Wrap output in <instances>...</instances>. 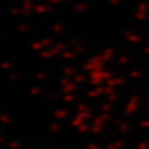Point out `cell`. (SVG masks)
Wrapping results in <instances>:
<instances>
[{"label":"cell","mask_w":149,"mask_h":149,"mask_svg":"<svg viewBox=\"0 0 149 149\" xmlns=\"http://www.w3.org/2000/svg\"><path fill=\"white\" fill-rule=\"evenodd\" d=\"M139 104H141V100H139L137 96L130 97V100L127 103V106L124 107V114L125 116H132L134 112L139 108Z\"/></svg>","instance_id":"1"},{"label":"cell","mask_w":149,"mask_h":149,"mask_svg":"<svg viewBox=\"0 0 149 149\" xmlns=\"http://www.w3.org/2000/svg\"><path fill=\"white\" fill-rule=\"evenodd\" d=\"M114 54H116V50L114 49H104V51L101 55L102 61H111L112 57L114 56Z\"/></svg>","instance_id":"2"},{"label":"cell","mask_w":149,"mask_h":149,"mask_svg":"<svg viewBox=\"0 0 149 149\" xmlns=\"http://www.w3.org/2000/svg\"><path fill=\"white\" fill-rule=\"evenodd\" d=\"M127 82V80H125L124 77H117V78H113V80H108V82H107V85H108L109 87H114V86H118V85H124V83Z\"/></svg>","instance_id":"3"},{"label":"cell","mask_w":149,"mask_h":149,"mask_svg":"<svg viewBox=\"0 0 149 149\" xmlns=\"http://www.w3.org/2000/svg\"><path fill=\"white\" fill-rule=\"evenodd\" d=\"M124 147V143L122 141H116L114 143H107L106 144V149H119V148H123Z\"/></svg>","instance_id":"4"},{"label":"cell","mask_w":149,"mask_h":149,"mask_svg":"<svg viewBox=\"0 0 149 149\" xmlns=\"http://www.w3.org/2000/svg\"><path fill=\"white\" fill-rule=\"evenodd\" d=\"M142 76H143V73L139 71V70H132V71L129 72V78H132V80H134V78H139Z\"/></svg>","instance_id":"5"},{"label":"cell","mask_w":149,"mask_h":149,"mask_svg":"<svg viewBox=\"0 0 149 149\" xmlns=\"http://www.w3.org/2000/svg\"><path fill=\"white\" fill-rule=\"evenodd\" d=\"M130 61V57L127 55H123V56H120V57H118L117 60V63L118 65H125V63H128Z\"/></svg>","instance_id":"6"},{"label":"cell","mask_w":149,"mask_h":149,"mask_svg":"<svg viewBox=\"0 0 149 149\" xmlns=\"http://www.w3.org/2000/svg\"><path fill=\"white\" fill-rule=\"evenodd\" d=\"M107 98H108V102H111V103H116V102L119 100V95H118V93L113 92V93H111V95H108Z\"/></svg>","instance_id":"7"},{"label":"cell","mask_w":149,"mask_h":149,"mask_svg":"<svg viewBox=\"0 0 149 149\" xmlns=\"http://www.w3.org/2000/svg\"><path fill=\"white\" fill-rule=\"evenodd\" d=\"M137 149H149V142L147 141H142V142H139V144L137 146Z\"/></svg>","instance_id":"8"},{"label":"cell","mask_w":149,"mask_h":149,"mask_svg":"<svg viewBox=\"0 0 149 149\" xmlns=\"http://www.w3.org/2000/svg\"><path fill=\"white\" fill-rule=\"evenodd\" d=\"M101 108H102V111H103V112H108V111H112V109H113V106L104 103V104H102V106H101Z\"/></svg>","instance_id":"9"},{"label":"cell","mask_w":149,"mask_h":149,"mask_svg":"<svg viewBox=\"0 0 149 149\" xmlns=\"http://www.w3.org/2000/svg\"><path fill=\"white\" fill-rule=\"evenodd\" d=\"M146 127H149V120H142L139 123V128H146Z\"/></svg>","instance_id":"10"},{"label":"cell","mask_w":149,"mask_h":149,"mask_svg":"<svg viewBox=\"0 0 149 149\" xmlns=\"http://www.w3.org/2000/svg\"><path fill=\"white\" fill-rule=\"evenodd\" d=\"M120 3V0H109V4H111V5H117V4H119Z\"/></svg>","instance_id":"11"},{"label":"cell","mask_w":149,"mask_h":149,"mask_svg":"<svg viewBox=\"0 0 149 149\" xmlns=\"http://www.w3.org/2000/svg\"><path fill=\"white\" fill-rule=\"evenodd\" d=\"M88 148H91V149H101V146H97V144H91V146H88Z\"/></svg>","instance_id":"12"},{"label":"cell","mask_w":149,"mask_h":149,"mask_svg":"<svg viewBox=\"0 0 149 149\" xmlns=\"http://www.w3.org/2000/svg\"><path fill=\"white\" fill-rule=\"evenodd\" d=\"M144 52H146V54H149V46H148V47L144 49Z\"/></svg>","instance_id":"13"}]
</instances>
